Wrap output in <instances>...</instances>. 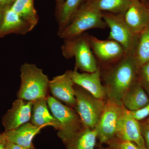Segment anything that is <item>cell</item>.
Here are the masks:
<instances>
[{
	"mask_svg": "<svg viewBox=\"0 0 149 149\" xmlns=\"http://www.w3.org/2000/svg\"><path fill=\"white\" fill-rule=\"evenodd\" d=\"M56 1L58 7V9H59L63 3L64 2V0H56Z\"/></svg>",
	"mask_w": 149,
	"mask_h": 149,
	"instance_id": "cell-32",
	"label": "cell"
},
{
	"mask_svg": "<svg viewBox=\"0 0 149 149\" xmlns=\"http://www.w3.org/2000/svg\"><path fill=\"white\" fill-rule=\"evenodd\" d=\"M138 81L149 94V61L139 67Z\"/></svg>",
	"mask_w": 149,
	"mask_h": 149,
	"instance_id": "cell-24",
	"label": "cell"
},
{
	"mask_svg": "<svg viewBox=\"0 0 149 149\" xmlns=\"http://www.w3.org/2000/svg\"><path fill=\"white\" fill-rule=\"evenodd\" d=\"M5 9L0 7V25L2 21Z\"/></svg>",
	"mask_w": 149,
	"mask_h": 149,
	"instance_id": "cell-31",
	"label": "cell"
},
{
	"mask_svg": "<svg viewBox=\"0 0 149 149\" xmlns=\"http://www.w3.org/2000/svg\"><path fill=\"white\" fill-rule=\"evenodd\" d=\"M94 8L102 12L120 14L128 9L131 0H90L88 2Z\"/></svg>",
	"mask_w": 149,
	"mask_h": 149,
	"instance_id": "cell-23",
	"label": "cell"
},
{
	"mask_svg": "<svg viewBox=\"0 0 149 149\" xmlns=\"http://www.w3.org/2000/svg\"><path fill=\"white\" fill-rule=\"evenodd\" d=\"M141 126L142 135L146 140L147 145L149 147V126L146 123L141 125Z\"/></svg>",
	"mask_w": 149,
	"mask_h": 149,
	"instance_id": "cell-27",
	"label": "cell"
},
{
	"mask_svg": "<svg viewBox=\"0 0 149 149\" xmlns=\"http://www.w3.org/2000/svg\"><path fill=\"white\" fill-rule=\"evenodd\" d=\"M33 29L9 6L5 10L0 25V39L10 34L25 35Z\"/></svg>",
	"mask_w": 149,
	"mask_h": 149,
	"instance_id": "cell-15",
	"label": "cell"
},
{
	"mask_svg": "<svg viewBox=\"0 0 149 149\" xmlns=\"http://www.w3.org/2000/svg\"><path fill=\"white\" fill-rule=\"evenodd\" d=\"M21 84L17 97L33 102L46 98L50 80L42 70L35 64L25 63L20 68Z\"/></svg>",
	"mask_w": 149,
	"mask_h": 149,
	"instance_id": "cell-2",
	"label": "cell"
},
{
	"mask_svg": "<svg viewBox=\"0 0 149 149\" xmlns=\"http://www.w3.org/2000/svg\"><path fill=\"white\" fill-rule=\"evenodd\" d=\"M139 148V149H147L146 148H139V147H138Z\"/></svg>",
	"mask_w": 149,
	"mask_h": 149,
	"instance_id": "cell-35",
	"label": "cell"
},
{
	"mask_svg": "<svg viewBox=\"0 0 149 149\" xmlns=\"http://www.w3.org/2000/svg\"><path fill=\"white\" fill-rule=\"evenodd\" d=\"M32 102L20 99L15 100L2 118L5 131L14 130L29 122L32 116Z\"/></svg>",
	"mask_w": 149,
	"mask_h": 149,
	"instance_id": "cell-10",
	"label": "cell"
},
{
	"mask_svg": "<svg viewBox=\"0 0 149 149\" xmlns=\"http://www.w3.org/2000/svg\"><path fill=\"white\" fill-rule=\"evenodd\" d=\"M146 6H147V7H148V8L149 9V1L148 3V5H146Z\"/></svg>",
	"mask_w": 149,
	"mask_h": 149,
	"instance_id": "cell-36",
	"label": "cell"
},
{
	"mask_svg": "<svg viewBox=\"0 0 149 149\" xmlns=\"http://www.w3.org/2000/svg\"><path fill=\"white\" fill-rule=\"evenodd\" d=\"M146 124L149 126V118H148V120H147Z\"/></svg>",
	"mask_w": 149,
	"mask_h": 149,
	"instance_id": "cell-34",
	"label": "cell"
},
{
	"mask_svg": "<svg viewBox=\"0 0 149 149\" xmlns=\"http://www.w3.org/2000/svg\"><path fill=\"white\" fill-rule=\"evenodd\" d=\"M127 112L131 117L138 121L143 120L149 116V103L137 110L129 111L127 109Z\"/></svg>",
	"mask_w": 149,
	"mask_h": 149,
	"instance_id": "cell-25",
	"label": "cell"
},
{
	"mask_svg": "<svg viewBox=\"0 0 149 149\" xmlns=\"http://www.w3.org/2000/svg\"><path fill=\"white\" fill-rule=\"evenodd\" d=\"M116 149H139L138 147L134 143L129 141L120 140L114 144Z\"/></svg>",
	"mask_w": 149,
	"mask_h": 149,
	"instance_id": "cell-26",
	"label": "cell"
},
{
	"mask_svg": "<svg viewBox=\"0 0 149 149\" xmlns=\"http://www.w3.org/2000/svg\"><path fill=\"white\" fill-rule=\"evenodd\" d=\"M64 40L62 53L67 58H74L75 69L78 68L85 72H94L98 69L87 35L83 34Z\"/></svg>",
	"mask_w": 149,
	"mask_h": 149,
	"instance_id": "cell-4",
	"label": "cell"
},
{
	"mask_svg": "<svg viewBox=\"0 0 149 149\" xmlns=\"http://www.w3.org/2000/svg\"><path fill=\"white\" fill-rule=\"evenodd\" d=\"M116 136L120 140L132 142L139 148H146L141 124L127 113L125 107L118 123Z\"/></svg>",
	"mask_w": 149,
	"mask_h": 149,
	"instance_id": "cell-11",
	"label": "cell"
},
{
	"mask_svg": "<svg viewBox=\"0 0 149 149\" xmlns=\"http://www.w3.org/2000/svg\"><path fill=\"white\" fill-rule=\"evenodd\" d=\"M139 67L132 55H126L113 64L104 77L108 100L120 105L124 95L138 81Z\"/></svg>",
	"mask_w": 149,
	"mask_h": 149,
	"instance_id": "cell-1",
	"label": "cell"
},
{
	"mask_svg": "<svg viewBox=\"0 0 149 149\" xmlns=\"http://www.w3.org/2000/svg\"><path fill=\"white\" fill-rule=\"evenodd\" d=\"M6 149H29L17 144L7 142Z\"/></svg>",
	"mask_w": 149,
	"mask_h": 149,
	"instance_id": "cell-29",
	"label": "cell"
},
{
	"mask_svg": "<svg viewBox=\"0 0 149 149\" xmlns=\"http://www.w3.org/2000/svg\"><path fill=\"white\" fill-rule=\"evenodd\" d=\"M43 128L35 126L29 122L16 129L5 131L3 133L7 142L17 144L29 149H33V139Z\"/></svg>",
	"mask_w": 149,
	"mask_h": 149,
	"instance_id": "cell-16",
	"label": "cell"
},
{
	"mask_svg": "<svg viewBox=\"0 0 149 149\" xmlns=\"http://www.w3.org/2000/svg\"><path fill=\"white\" fill-rule=\"evenodd\" d=\"M149 103L148 97L138 81L127 91L121 100L122 105L129 111L137 110Z\"/></svg>",
	"mask_w": 149,
	"mask_h": 149,
	"instance_id": "cell-18",
	"label": "cell"
},
{
	"mask_svg": "<svg viewBox=\"0 0 149 149\" xmlns=\"http://www.w3.org/2000/svg\"><path fill=\"white\" fill-rule=\"evenodd\" d=\"M31 123L38 127H45L52 126L57 130L59 128V124L54 117L47 102V98L40 99L32 102Z\"/></svg>",
	"mask_w": 149,
	"mask_h": 149,
	"instance_id": "cell-17",
	"label": "cell"
},
{
	"mask_svg": "<svg viewBox=\"0 0 149 149\" xmlns=\"http://www.w3.org/2000/svg\"><path fill=\"white\" fill-rule=\"evenodd\" d=\"M83 0H65L58 10V20L60 32L70 23L80 7Z\"/></svg>",
	"mask_w": 149,
	"mask_h": 149,
	"instance_id": "cell-21",
	"label": "cell"
},
{
	"mask_svg": "<svg viewBox=\"0 0 149 149\" xmlns=\"http://www.w3.org/2000/svg\"><path fill=\"white\" fill-rule=\"evenodd\" d=\"M124 107L107 100L96 127L97 138L102 143H106L116 136L118 123Z\"/></svg>",
	"mask_w": 149,
	"mask_h": 149,
	"instance_id": "cell-8",
	"label": "cell"
},
{
	"mask_svg": "<svg viewBox=\"0 0 149 149\" xmlns=\"http://www.w3.org/2000/svg\"><path fill=\"white\" fill-rule=\"evenodd\" d=\"M73 83L87 91L96 98L103 99L106 96L104 87L101 81L100 70L98 69L93 72L80 73L77 70H69Z\"/></svg>",
	"mask_w": 149,
	"mask_h": 149,
	"instance_id": "cell-13",
	"label": "cell"
},
{
	"mask_svg": "<svg viewBox=\"0 0 149 149\" xmlns=\"http://www.w3.org/2000/svg\"><path fill=\"white\" fill-rule=\"evenodd\" d=\"M102 14L88 2L82 5L70 23L62 31L58 32V36L66 40L83 35L89 29H104L107 26Z\"/></svg>",
	"mask_w": 149,
	"mask_h": 149,
	"instance_id": "cell-3",
	"label": "cell"
},
{
	"mask_svg": "<svg viewBox=\"0 0 149 149\" xmlns=\"http://www.w3.org/2000/svg\"><path fill=\"white\" fill-rule=\"evenodd\" d=\"M103 18L110 29L108 39L114 40L124 48L126 54L132 55L138 35L134 34L126 24L122 14L103 13Z\"/></svg>",
	"mask_w": 149,
	"mask_h": 149,
	"instance_id": "cell-7",
	"label": "cell"
},
{
	"mask_svg": "<svg viewBox=\"0 0 149 149\" xmlns=\"http://www.w3.org/2000/svg\"><path fill=\"white\" fill-rule=\"evenodd\" d=\"M123 15L126 24L136 35L149 25V8L140 0H131L130 6Z\"/></svg>",
	"mask_w": 149,
	"mask_h": 149,
	"instance_id": "cell-14",
	"label": "cell"
},
{
	"mask_svg": "<svg viewBox=\"0 0 149 149\" xmlns=\"http://www.w3.org/2000/svg\"><path fill=\"white\" fill-rule=\"evenodd\" d=\"M88 37L94 56L102 63L114 64L127 55L122 46L114 40H101L93 36Z\"/></svg>",
	"mask_w": 149,
	"mask_h": 149,
	"instance_id": "cell-9",
	"label": "cell"
},
{
	"mask_svg": "<svg viewBox=\"0 0 149 149\" xmlns=\"http://www.w3.org/2000/svg\"><path fill=\"white\" fill-rule=\"evenodd\" d=\"M10 7L33 28L38 23L39 17L34 0H15Z\"/></svg>",
	"mask_w": 149,
	"mask_h": 149,
	"instance_id": "cell-20",
	"label": "cell"
},
{
	"mask_svg": "<svg viewBox=\"0 0 149 149\" xmlns=\"http://www.w3.org/2000/svg\"><path fill=\"white\" fill-rule=\"evenodd\" d=\"M97 131L94 129L83 128L66 143L67 149H95Z\"/></svg>",
	"mask_w": 149,
	"mask_h": 149,
	"instance_id": "cell-19",
	"label": "cell"
},
{
	"mask_svg": "<svg viewBox=\"0 0 149 149\" xmlns=\"http://www.w3.org/2000/svg\"><path fill=\"white\" fill-rule=\"evenodd\" d=\"M15 0H0V7L5 9L10 6Z\"/></svg>",
	"mask_w": 149,
	"mask_h": 149,
	"instance_id": "cell-28",
	"label": "cell"
},
{
	"mask_svg": "<svg viewBox=\"0 0 149 149\" xmlns=\"http://www.w3.org/2000/svg\"><path fill=\"white\" fill-rule=\"evenodd\" d=\"M132 55L139 67L149 61V25L138 35Z\"/></svg>",
	"mask_w": 149,
	"mask_h": 149,
	"instance_id": "cell-22",
	"label": "cell"
},
{
	"mask_svg": "<svg viewBox=\"0 0 149 149\" xmlns=\"http://www.w3.org/2000/svg\"><path fill=\"white\" fill-rule=\"evenodd\" d=\"M140 1H141L143 3V2L146 1H149V0H140Z\"/></svg>",
	"mask_w": 149,
	"mask_h": 149,
	"instance_id": "cell-33",
	"label": "cell"
},
{
	"mask_svg": "<svg viewBox=\"0 0 149 149\" xmlns=\"http://www.w3.org/2000/svg\"><path fill=\"white\" fill-rule=\"evenodd\" d=\"M7 141L3 133H0V149H6Z\"/></svg>",
	"mask_w": 149,
	"mask_h": 149,
	"instance_id": "cell-30",
	"label": "cell"
},
{
	"mask_svg": "<svg viewBox=\"0 0 149 149\" xmlns=\"http://www.w3.org/2000/svg\"><path fill=\"white\" fill-rule=\"evenodd\" d=\"M69 71L50 80L49 89L52 97L70 107H75V89Z\"/></svg>",
	"mask_w": 149,
	"mask_h": 149,
	"instance_id": "cell-12",
	"label": "cell"
},
{
	"mask_svg": "<svg viewBox=\"0 0 149 149\" xmlns=\"http://www.w3.org/2000/svg\"><path fill=\"white\" fill-rule=\"evenodd\" d=\"M51 112L59 124L58 135L66 143L83 127L78 114L52 96L47 97Z\"/></svg>",
	"mask_w": 149,
	"mask_h": 149,
	"instance_id": "cell-5",
	"label": "cell"
},
{
	"mask_svg": "<svg viewBox=\"0 0 149 149\" xmlns=\"http://www.w3.org/2000/svg\"><path fill=\"white\" fill-rule=\"evenodd\" d=\"M79 87V86H78ZM75 107L83 126L94 129L98 124L104 108L106 102L96 98L79 87L75 88Z\"/></svg>",
	"mask_w": 149,
	"mask_h": 149,
	"instance_id": "cell-6",
	"label": "cell"
}]
</instances>
